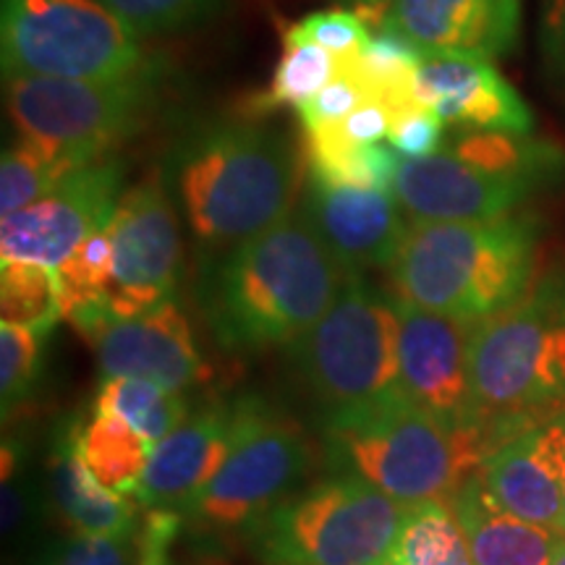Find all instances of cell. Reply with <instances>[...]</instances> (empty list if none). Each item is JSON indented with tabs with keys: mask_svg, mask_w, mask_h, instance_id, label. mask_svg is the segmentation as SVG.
I'll list each match as a JSON object with an SVG mask.
<instances>
[{
	"mask_svg": "<svg viewBox=\"0 0 565 565\" xmlns=\"http://www.w3.org/2000/svg\"><path fill=\"white\" fill-rule=\"evenodd\" d=\"M370 103V95H366L364 84L356 79V74L345 66L341 58V68H338V76L328 87H322L307 105H301L299 121L303 134H317L324 129H333V126L343 124L345 118L351 116L359 105Z\"/></svg>",
	"mask_w": 565,
	"mask_h": 565,
	"instance_id": "1f68e13d",
	"label": "cell"
},
{
	"mask_svg": "<svg viewBox=\"0 0 565 565\" xmlns=\"http://www.w3.org/2000/svg\"><path fill=\"white\" fill-rule=\"evenodd\" d=\"M3 79L100 82L154 61L100 0H0Z\"/></svg>",
	"mask_w": 565,
	"mask_h": 565,
	"instance_id": "30bf717a",
	"label": "cell"
},
{
	"mask_svg": "<svg viewBox=\"0 0 565 565\" xmlns=\"http://www.w3.org/2000/svg\"><path fill=\"white\" fill-rule=\"evenodd\" d=\"M416 84L422 100L450 129L534 131L532 110L487 58L463 53H424Z\"/></svg>",
	"mask_w": 565,
	"mask_h": 565,
	"instance_id": "ac0fdd59",
	"label": "cell"
},
{
	"mask_svg": "<svg viewBox=\"0 0 565 565\" xmlns=\"http://www.w3.org/2000/svg\"><path fill=\"white\" fill-rule=\"evenodd\" d=\"M391 26L424 53L500 58L519 40L521 0H393Z\"/></svg>",
	"mask_w": 565,
	"mask_h": 565,
	"instance_id": "d6986e66",
	"label": "cell"
},
{
	"mask_svg": "<svg viewBox=\"0 0 565 565\" xmlns=\"http://www.w3.org/2000/svg\"><path fill=\"white\" fill-rule=\"evenodd\" d=\"M299 204L345 275L393 267L412 225L393 192L330 186L312 175Z\"/></svg>",
	"mask_w": 565,
	"mask_h": 565,
	"instance_id": "2e32d148",
	"label": "cell"
},
{
	"mask_svg": "<svg viewBox=\"0 0 565 565\" xmlns=\"http://www.w3.org/2000/svg\"><path fill=\"white\" fill-rule=\"evenodd\" d=\"M565 179V150L532 134L461 131L427 158H404L393 196L412 223H475L513 215Z\"/></svg>",
	"mask_w": 565,
	"mask_h": 565,
	"instance_id": "5b68a950",
	"label": "cell"
},
{
	"mask_svg": "<svg viewBox=\"0 0 565 565\" xmlns=\"http://www.w3.org/2000/svg\"><path fill=\"white\" fill-rule=\"evenodd\" d=\"M113 317H137L175 301L181 280V225L160 171L126 186L110 225Z\"/></svg>",
	"mask_w": 565,
	"mask_h": 565,
	"instance_id": "7c38bea8",
	"label": "cell"
},
{
	"mask_svg": "<svg viewBox=\"0 0 565 565\" xmlns=\"http://www.w3.org/2000/svg\"><path fill=\"white\" fill-rule=\"evenodd\" d=\"M303 385L328 416L401 395L398 301L364 273L345 275L320 322L291 345Z\"/></svg>",
	"mask_w": 565,
	"mask_h": 565,
	"instance_id": "9c48e42d",
	"label": "cell"
},
{
	"mask_svg": "<svg viewBox=\"0 0 565 565\" xmlns=\"http://www.w3.org/2000/svg\"><path fill=\"white\" fill-rule=\"evenodd\" d=\"M341 58L328 53L324 47L315 45L312 40H303L294 32H282V55L275 68L270 87L246 105L252 116L263 118L265 113L280 108H296L307 105L322 87L338 76Z\"/></svg>",
	"mask_w": 565,
	"mask_h": 565,
	"instance_id": "d4e9b609",
	"label": "cell"
},
{
	"mask_svg": "<svg viewBox=\"0 0 565 565\" xmlns=\"http://www.w3.org/2000/svg\"><path fill=\"white\" fill-rule=\"evenodd\" d=\"M540 228L532 215L412 223L391 267L395 296L463 322L503 312L534 282Z\"/></svg>",
	"mask_w": 565,
	"mask_h": 565,
	"instance_id": "277c9868",
	"label": "cell"
},
{
	"mask_svg": "<svg viewBox=\"0 0 565 565\" xmlns=\"http://www.w3.org/2000/svg\"><path fill=\"white\" fill-rule=\"evenodd\" d=\"M469 374L494 448L565 398V267L545 273L519 301L475 324Z\"/></svg>",
	"mask_w": 565,
	"mask_h": 565,
	"instance_id": "8992f818",
	"label": "cell"
},
{
	"mask_svg": "<svg viewBox=\"0 0 565 565\" xmlns=\"http://www.w3.org/2000/svg\"><path fill=\"white\" fill-rule=\"evenodd\" d=\"M6 110L17 137L38 141L74 166L110 158L158 116L166 68L152 61L121 79H3Z\"/></svg>",
	"mask_w": 565,
	"mask_h": 565,
	"instance_id": "ba28073f",
	"label": "cell"
},
{
	"mask_svg": "<svg viewBox=\"0 0 565 565\" xmlns=\"http://www.w3.org/2000/svg\"><path fill=\"white\" fill-rule=\"evenodd\" d=\"M545 51L557 76L565 79V0H550L545 13Z\"/></svg>",
	"mask_w": 565,
	"mask_h": 565,
	"instance_id": "8d00e7d4",
	"label": "cell"
},
{
	"mask_svg": "<svg viewBox=\"0 0 565 565\" xmlns=\"http://www.w3.org/2000/svg\"><path fill=\"white\" fill-rule=\"evenodd\" d=\"M288 32L299 34L303 40H312L315 45L324 47L328 53L343 55L356 53L370 38V26L364 19L351 9H330V11H315L309 17L288 26Z\"/></svg>",
	"mask_w": 565,
	"mask_h": 565,
	"instance_id": "d6a6232c",
	"label": "cell"
},
{
	"mask_svg": "<svg viewBox=\"0 0 565 565\" xmlns=\"http://www.w3.org/2000/svg\"><path fill=\"white\" fill-rule=\"evenodd\" d=\"M345 280L301 204L221 257L200 263L196 301L231 351L296 345L320 322Z\"/></svg>",
	"mask_w": 565,
	"mask_h": 565,
	"instance_id": "7a4b0ae2",
	"label": "cell"
},
{
	"mask_svg": "<svg viewBox=\"0 0 565 565\" xmlns=\"http://www.w3.org/2000/svg\"><path fill=\"white\" fill-rule=\"evenodd\" d=\"M95 414H108L126 422L154 448L179 424L186 422L192 412L181 393L166 391L147 380L108 377L103 380L100 393L95 398Z\"/></svg>",
	"mask_w": 565,
	"mask_h": 565,
	"instance_id": "cb8c5ba5",
	"label": "cell"
},
{
	"mask_svg": "<svg viewBox=\"0 0 565 565\" xmlns=\"http://www.w3.org/2000/svg\"><path fill=\"white\" fill-rule=\"evenodd\" d=\"M233 406L212 401L186 416L150 450L137 498L150 508L183 513L221 471L231 450Z\"/></svg>",
	"mask_w": 565,
	"mask_h": 565,
	"instance_id": "ffe728a7",
	"label": "cell"
},
{
	"mask_svg": "<svg viewBox=\"0 0 565 565\" xmlns=\"http://www.w3.org/2000/svg\"><path fill=\"white\" fill-rule=\"evenodd\" d=\"M324 461L335 475L364 479L404 505L454 500L492 454L484 427H454L404 393L328 416Z\"/></svg>",
	"mask_w": 565,
	"mask_h": 565,
	"instance_id": "3957f363",
	"label": "cell"
},
{
	"mask_svg": "<svg viewBox=\"0 0 565 565\" xmlns=\"http://www.w3.org/2000/svg\"><path fill=\"white\" fill-rule=\"evenodd\" d=\"M108 9L145 38L186 32L200 26L221 9L223 0H100Z\"/></svg>",
	"mask_w": 565,
	"mask_h": 565,
	"instance_id": "4dcf8cb0",
	"label": "cell"
},
{
	"mask_svg": "<svg viewBox=\"0 0 565 565\" xmlns=\"http://www.w3.org/2000/svg\"><path fill=\"white\" fill-rule=\"evenodd\" d=\"M312 463L315 450L301 424L249 395L233 404L228 458L183 515L210 532H246L296 492Z\"/></svg>",
	"mask_w": 565,
	"mask_h": 565,
	"instance_id": "8fae6325",
	"label": "cell"
},
{
	"mask_svg": "<svg viewBox=\"0 0 565 565\" xmlns=\"http://www.w3.org/2000/svg\"><path fill=\"white\" fill-rule=\"evenodd\" d=\"M79 166L38 141L17 137L0 158V212L3 217L30 207L53 192Z\"/></svg>",
	"mask_w": 565,
	"mask_h": 565,
	"instance_id": "83f0119b",
	"label": "cell"
},
{
	"mask_svg": "<svg viewBox=\"0 0 565 565\" xmlns=\"http://www.w3.org/2000/svg\"><path fill=\"white\" fill-rule=\"evenodd\" d=\"M89 343L103 380H147L173 393H186L210 380L192 324L175 301L137 317H116L95 330Z\"/></svg>",
	"mask_w": 565,
	"mask_h": 565,
	"instance_id": "9a60e30c",
	"label": "cell"
},
{
	"mask_svg": "<svg viewBox=\"0 0 565 565\" xmlns=\"http://www.w3.org/2000/svg\"><path fill=\"white\" fill-rule=\"evenodd\" d=\"M126 162L116 154L66 175L51 194L0 221L3 259L58 270L92 233L108 228L126 192Z\"/></svg>",
	"mask_w": 565,
	"mask_h": 565,
	"instance_id": "4fadbf2b",
	"label": "cell"
},
{
	"mask_svg": "<svg viewBox=\"0 0 565 565\" xmlns=\"http://www.w3.org/2000/svg\"><path fill=\"white\" fill-rule=\"evenodd\" d=\"M550 565H565V534L561 536V542H557L553 557H550Z\"/></svg>",
	"mask_w": 565,
	"mask_h": 565,
	"instance_id": "ab89813d",
	"label": "cell"
},
{
	"mask_svg": "<svg viewBox=\"0 0 565 565\" xmlns=\"http://www.w3.org/2000/svg\"><path fill=\"white\" fill-rule=\"evenodd\" d=\"M406 508L364 479L335 475L288 494L244 534L263 565H385Z\"/></svg>",
	"mask_w": 565,
	"mask_h": 565,
	"instance_id": "52a82bcc",
	"label": "cell"
},
{
	"mask_svg": "<svg viewBox=\"0 0 565 565\" xmlns=\"http://www.w3.org/2000/svg\"><path fill=\"white\" fill-rule=\"evenodd\" d=\"M160 173L200 263L249 242L301 200L291 139L257 116L194 124L173 141Z\"/></svg>",
	"mask_w": 565,
	"mask_h": 565,
	"instance_id": "6da1fadb",
	"label": "cell"
},
{
	"mask_svg": "<svg viewBox=\"0 0 565 565\" xmlns=\"http://www.w3.org/2000/svg\"><path fill=\"white\" fill-rule=\"evenodd\" d=\"M0 312L3 322L21 324L51 338L63 320L58 270L45 265L3 259L0 265Z\"/></svg>",
	"mask_w": 565,
	"mask_h": 565,
	"instance_id": "484cf974",
	"label": "cell"
},
{
	"mask_svg": "<svg viewBox=\"0 0 565 565\" xmlns=\"http://www.w3.org/2000/svg\"><path fill=\"white\" fill-rule=\"evenodd\" d=\"M181 513L168 508H150L137 532V565H168V550L179 536Z\"/></svg>",
	"mask_w": 565,
	"mask_h": 565,
	"instance_id": "d590c367",
	"label": "cell"
},
{
	"mask_svg": "<svg viewBox=\"0 0 565 565\" xmlns=\"http://www.w3.org/2000/svg\"><path fill=\"white\" fill-rule=\"evenodd\" d=\"M561 532L565 534V508H563V519H561Z\"/></svg>",
	"mask_w": 565,
	"mask_h": 565,
	"instance_id": "60d3db41",
	"label": "cell"
},
{
	"mask_svg": "<svg viewBox=\"0 0 565 565\" xmlns=\"http://www.w3.org/2000/svg\"><path fill=\"white\" fill-rule=\"evenodd\" d=\"M26 513V498L17 484V477L6 479L3 482V532H17Z\"/></svg>",
	"mask_w": 565,
	"mask_h": 565,
	"instance_id": "74e56055",
	"label": "cell"
},
{
	"mask_svg": "<svg viewBox=\"0 0 565 565\" xmlns=\"http://www.w3.org/2000/svg\"><path fill=\"white\" fill-rule=\"evenodd\" d=\"M393 561L404 565H475L454 508L437 500L406 508Z\"/></svg>",
	"mask_w": 565,
	"mask_h": 565,
	"instance_id": "4316f807",
	"label": "cell"
},
{
	"mask_svg": "<svg viewBox=\"0 0 565 565\" xmlns=\"http://www.w3.org/2000/svg\"><path fill=\"white\" fill-rule=\"evenodd\" d=\"M345 9L356 11L362 19H370L374 26H380L385 21V13L391 9L393 0H341Z\"/></svg>",
	"mask_w": 565,
	"mask_h": 565,
	"instance_id": "f35d334b",
	"label": "cell"
},
{
	"mask_svg": "<svg viewBox=\"0 0 565 565\" xmlns=\"http://www.w3.org/2000/svg\"><path fill=\"white\" fill-rule=\"evenodd\" d=\"M484 490L503 511L561 532L565 508V414L508 437L479 469Z\"/></svg>",
	"mask_w": 565,
	"mask_h": 565,
	"instance_id": "e0dca14e",
	"label": "cell"
},
{
	"mask_svg": "<svg viewBox=\"0 0 565 565\" xmlns=\"http://www.w3.org/2000/svg\"><path fill=\"white\" fill-rule=\"evenodd\" d=\"M387 141L404 158H427L443 150L445 145V121L437 113L424 105V108L408 113L393 124Z\"/></svg>",
	"mask_w": 565,
	"mask_h": 565,
	"instance_id": "e575fe53",
	"label": "cell"
},
{
	"mask_svg": "<svg viewBox=\"0 0 565 565\" xmlns=\"http://www.w3.org/2000/svg\"><path fill=\"white\" fill-rule=\"evenodd\" d=\"M401 154L391 141L351 147L335 152H307V175L330 186L377 189L391 192Z\"/></svg>",
	"mask_w": 565,
	"mask_h": 565,
	"instance_id": "f1b7e54d",
	"label": "cell"
},
{
	"mask_svg": "<svg viewBox=\"0 0 565 565\" xmlns=\"http://www.w3.org/2000/svg\"><path fill=\"white\" fill-rule=\"evenodd\" d=\"M475 565H550L563 532L529 524L487 494L479 471L450 500Z\"/></svg>",
	"mask_w": 565,
	"mask_h": 565,
	"instance_id": "44dd1931",
	"label": "cell"
},
{
	"mask_svg": "<svg viewBox=\"0 0 565 565\" xmlns=\"http://www.w3.org/2000/svg\"><path fill=\"white\" fill-rule=\"evenodd\" d=\"M76 448L97 482L131 494L139 490L152 445L116 416L95 414L87 424H76Z\"/></svg>",
	"mask_w": 565,
	"mask_h": 565,
	"instance_id": "603a6c76",
	"label": "cell"
},
{
	"mask_svg": "<svg viewBox=\"0 0 565 565\" xmlns=\"http://www.w3.org/2000/svg\"><path fill=\"white\" fill-rule=\"evenodd\" d=\"M76 424L79 422L61 429L51 454V490L61 519L76 534H134L139 529L137 505L126 494L103 487L87 469L76 448Z\"/></svg>",
	"mask_w": 565,
	"mask_h": 565,
	"instance_id": "7402d4cb",
	"label": "cell"
},
{
	"mask_svg": "<svg viewBox=\"0 0 565 565\" xmlns=\"http://www.w3.org/2000/svg\"><path fill=\"white\" fill-rule=\"evenodd\" d=\"M137 532L118 536L74 534L55 545L42 565H131L137 555Z\"/></svg>",
	"mask_w": 565,
	"mask_h": 565,
	"instance_id": "836d02e7",
	"label": "cell"
},
{
	"mask_svg": "<svg viewBox=\"0 0 565 565\" xmlns=\"http://www.w3.org/2000/svg\"><path fill=\"white\" fill-rule=\"evenodd\" d=\"M398 301L401 391L412 404L454 427H484L469 374L475 322ZM490 435V433H487Z\"/></svg>",
	"mask_w": 565,
	"mask_h": 565,
	"instance_id": "5bb4252c",
	"label": "cell"
},
{
	"mask_svg": "<svg viewBox=\"0 0 565 565\" xmlns=\"http://www.w3.org/2000/svg\"><path fill=\"white\" fill-rule=\"evenodd\" d=\"M47 335L34 333L21 324H0V398H3V419H9L21 401L30 398L34 383L40 380L42 359H45Z\"/></svg>",
	"mask_w": 565,
	"mask_h": 565,
	"instance_id": "f546056e",
	"label": "cell"
}]
</instances>
